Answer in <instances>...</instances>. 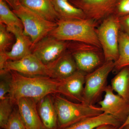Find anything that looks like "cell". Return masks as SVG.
<instances>
[{
    "label": "cell",
    "instance_id": "1",
    "mask_svg": "<svg viewBox=\"0 0 129 129\" xmlns=\"http://www.w3.org/2000/svg\"><path fill=\"white\" fill-rule=\"evenodd\" d=\"M10 72L11 81L8 96L13 104L23 98H31L38 103L46 96L58 94L61 80L49 76H25Z\"/></svg>",
    "mask_w": 129,
    "mask_h": 129
},
{
    "label": "cell",
    "instance_id": "2",
    "mask_svg": "<svg viewBox=\"0 0 129 129\" xmlns=\"http://www.w3.org/2000/svg\"><path fill=\"white\" fill-rule=\"evenodd\" d=\"M55 28L48 35L61 40L83 42L101 48L96 33L99 24L89 19L58 21Z\"/></svg>",
    "mask_w": 129,
    "mask_h": 129
},
{
    "label": "cell",
    "instance_id": "3",
    "mask_svg": "<svg viewBox=\"0 0 129 129\" xmlns=\"http://www.w3.org/2000/svg\"><path fill=\"white\" fill-rule=\"evenodd\" d=\"M57 113L58 129L64 128L86 118L103 112L99 107L84 103H75L59 95L53 99Z\"/></svg>",
    "mask_w": 129,
    "mask_h": 129
},
{
    "label": "cell",
    "instance_id": "4",
    "mask_svg": "<svg viewBox=\"0 0 129 129\" xmlns=\"http://www.w3.org/2000/svg\"><path fill=\"white\" fill-rule=\"evenodd\" d=\"M119 18L112 14L104 19L96 29L105 62H115L119 57Z\"/></svg>",
    "mask_w": 129,
    "mask_h": 129
},
{
    "label": "cell",
    "instance_id": "5",
    "mask_svg": "<svg viewBox=\"0 0 129 129\" xmlns=\"http://www.w3.org/2000/svg\"><path fill=\"white\" fill-rule=\"evenodd\" d=\"M12 11L21 19L23 33L30 37L34 45L48 35L57 25V23L47 21L20 4Z\"/></svg>",
    "mask_w": 129,
    "mask_h": 129
},
{
    "label": "cell",
    "instance_id": "6",
    "mask_svg": "<svg viewBox=\"0 0 129 129\" xmlns=\"http://www.w3.org/2000/svg\"><path fill=\"white\" fill-rule=\"evenodd\" d=\"M67 50L73 57L78 70L86 74L93 72L105 62L102 48L92 45L68 41Z\"/></svg>",
    "mask_w": 129,
    "mask_h": 129
},
{
    "label": "cell",
    "instance_id": "7",
    "mask_svg": "<svg viewBox=\"0 0 129 129\" xmlns=\"http://www.w3.org/2000/svg\"><path fill=\"white\" fill-rule=\"evenodd\" d=\"M114 62H105L96 69L86 75L84 91V103L94 105L101 101L107 86V79L114 69Z\"/></svg>",
    "mask_w": 129,
    "mask_h": 129
},
{
    "label": "cell",
    "instance_id": "8",
    "mask_svg": "<svg viewBox=\"0 0 129 129\" xmlns=\"http://www.w3.org/2000/svg\"><path fill=\"white\" fill-rule=\"evenodd\" d=\"M68 41L48 35L33 46L32 53L46 65L50 64L67 51Z\"/></svg>",
    "mask_w": 129,
    "mask_h": 129
},
{
    "label": "cell",
    "instance_id": "9",
    "mask_svg": "<svg viewBox=\"0 0 129 129\" xmlns=\"http://www.w3.org/2000/svg\"><path fill=\"white\" fill-rule=\"evenodd\" d=\"M117 0H69L76 7L82 10L86 18L99 24L113 14Z\"/></svg>",
    "mask_w": 129,
    "mask_h": 129
},
{
    "label": "cell",
    "instance_id": "10",
    "mask_svg": "<svg viewBox=\"0 0 129 129\" xmlns=\"http://www.w3.org/2000/svg\"><path fill=\"white\" fill-rule=\"evenodd\" d=\"M10 71L17 72L25 76L50 77L47 65L43 63L32 53L19 60H8L5 63L3 70L0 73Z\"/></svg>",
    "mask_w": 129,
    "mask_h": 129
},
{
    "label": "cell",
    "instance_id": "11",
    "mask_svg": "<svg viewBox=\"0 0 129 129\" xmlns=\"http://www.w3.org/2000/svg\"><path fill=\"white\" fill-rule=\"evenodd\" d=\"M111 85L105 90L104 99L98 102L99 108L103 113L112 115L122 123L127 119L129 114V102L119 95L115 94Z\"/></svg>",
    "mask_w": 129,
    "mask_h": 129
},
{
    "label": "cell",
    "instance_id": "12",
    "mask_svg": "<svg viewBox=\"0 0 129 129\" xmlns=\"http://www.w3.org/2000/svg\"><path fill=\"white\" fill-rule=\"evenodd\" d=\"M86 74L78 70L71 76L61 80L58 94L79 103H84V88Z\"/></svg>",
    "mask_w": 129,
    "mask_h": 129
},
{
    "label": "cell",
    "instance_id": "13",
    "mask_svg": "<svg viewBox=\"0 0 129 129\" xmlns=\"http://www.w3.org/2000/svg\"><path fill=\"white\" fill-rule=\"evenodd\" d=\"M37 103L31 98H23L16 103L26 129H45L39 115Z\"/></svg>",
    "mask_w": 129,
    "mask_h": 129
},
{
    "label": "cell",
    "instance_id": "14",
    "mask_svg": "<svg viewBox=\"0 0 129 129\" xmlns=\"http://www.w3.org/2000/svg\"><path fill=\"white\" fill-rule=\"evenodd\" d=\"M7 28L14 35L16 40L11 51L6 52L8 61L19 60L32 53L34 45L30 37L23 33V29L18 27Z\"/></svg>",
    "mask_w": 129,
    "mask_h": 129
},
{
    "label": "cell",
    "instance_id": "15",
    "mask_svg": "<svg viewBox=\"0 0 129 129\" xmlns=\"http://www.w3.org/2000/svg\"><path fill=\"white\" fill-rule=\"evenodd\" d=\"M47 66L51 78L58 80L67 78L78 70L73 57L67 50L54 62Z\"/></svg>",
    "mask_w": 129,
    "mask_h": 129
},
{
    "label": "cell",
    "instance_id": "16",
    "mask_svg": "<svg viewBox=\"0 0 129 129\" xmlns=\"http://www.w3.org/2000/svg\"><path fill=\"white\" fill-rule=\"evenodd\" d=\"M20 3L47 21L57 23L60 19L52 0H20Z\"/></svg>",
    "mask_w": 129,
    "mask_h": 129
},
{
    "label": "cell",
    "instance_id": "17",
    "mask_svg": "<svg viewBox=\"0 0 129 129\" xmlns=\"http://www.w3.org/2000/svg\"><path fill=\"white\" fill-rule=\"evenodd\" d=\"M38 111L45 129H58L57 113L53 99L50 95L40 101Z\"/></svg>",
    "mask_w": 129,
    "mask_h": 129
},
{
    "label": "cell",
    "instance_id": "18",
    "mask_svg": "<svg viewBox=\"0 0 129 129\" xmlns=\"http://www.w3.org/2000/svg\"><path fill=\"white\" fill-rule=\"evenodd\" d=\"M110 124L119 128L122 123L112 115L103 113L86 118L63 129H94L100 125Z\"/></svg>",
    "mask_w": 129,
    "mask_h": 129
},
{
    "label": "cell",
    "instance_id": "19",
    "mask_svg": "<svg viewBox=\"0 0 129 129\" xmlns=\"http://www.w3.org/2000/svg\"><path fill=\"white\" fill-rule=\"evenodd\" d=\"M52 1L60 19L72 20L87 18L82 10L74 6L69 1L52 0Z\"/></svg>",
    "mask_w": 129,
    "mask_h": 129
},
{
    "label": "cell",
    "instance_id": "20",
    "mask_svg": "<svg viewBox=\"0 0 129 129\" xmlns=\"http://www.w3.org/2000/svg\"><path fill=\"white\" fill-rule=\"evenodd\" d=\"M113 90L129 102V67L120 70L111 80Z\"/></svg>",
    "mask_w": 129,
    "mask_h": 129
},
{
    "label": "cell",
    "instance_id": "21",
    "mask_svg": "<svg viewBox=\"0 0 129 129\" xmlns=\"http://www.w3.org/2000/svg\"><path fill=\"white\" fill-rule=\"evenodd\" d=\"M114 63L115 71L129 67V35L122 30L119 37V57Z\"/></svg>",
    "mask_w": 129,
    "mask_h": 129
},
{
    "label": "cell",
    "instance_id": "22",
    "mask_svg": "<svg viewBox=\"0 0 129 129\" xmlns=\"http://www.w3.org/2000/svg\"><path fill=\"white\" fill-rule=\"evenodd\" d=\"M0 23L5 24L7 27H18L23 29L21 19L10 9L4 0H0Z\"/></svg>",
    "mask_w": 129,
    "mask_h": 129
},
{
    "label": "cell",
    "instance_id": "23",
    "mask_svg": "<svg viewBox=\"0 0 129 129\" xmlns=\"http://www.w3.org/2000/svg\"><path fill=\"white\" fill-rule=\"evenodd\" d=\"M14 104L9 96L0 101V126L6 129L8 122L13 112Z\"/></svg>",
    "mask_w": 129,
    "mask_h": 129
},
{
    "label": "cell",
    "instance_id": "24",
    "mask_svg": "<svg viewBox=\"0 0 129 129\" xmlns=\"http://www.w3.org/2000/svg\"><path fill=\"white\" fill-rule=\"evenodd\" d=\"M13 35L8 30L5 24L0 23V52H7V49L11 45Z\"/></svg>",
    "mask_w": 129,
    "mask_h": 129
},
{
    "label": "cell",
    "instance_id": "25",
    "mask_svg": "<svg viewBox=\"0 0 129 129\" xmlns=\"http://www.w3.org/2000/svg\"><path fill=\"white\" fill-rule=\"evenodd\" d=\"M0 74V100H1L6 98V95L10 91L11 75L10 72H3Z\"/></svg>",
    "mask_w": 129,
    "mask_h": 129
},
{
    "label": "cell",
    "instance_id": "26",
    "mask_svg": "<svg viewBox=\"0 0 129 129\" xmlns=\"http://www.w3.org/2000/svg\"><path fill=\"white\" fill-rule=\"evenodd\" d=\"M6 129H26L18 110L13 111L8 122Z\"/></svg>",
    "mask_w": 129,
    "mask_h": 129
},
{
    "label": "cell",
    "instance_id": "27",
    "mask_svg": "<svg viewBox=\"0 0 129 129\" xmlns=\"http://www.w3.org/2000/svg\"><path fill=\"white\" fill-rule=\"evenodd\" d=\"M120 18L129 14V0H117L113 14Z\"/></svg>",
    "mask_w": 129,
    "mask_h": 129
},
{
    "label": "cell",
    "instance_id": "28",
    "mask_svg": "<svg viewBox=\"0 0 129 129\" xmlns=\"http://www.w3.org/2000/svg\"><path fill=\"white\" fill-rule=\"evenodd\" d=\"M121 30L129 35V14L119 18Z\"/></svg>",
    "mask_w": 129,
    "mask_h": 129
},
{
    "label": "cell",
    "instance_id": "29",
    "mask_svg": "<svg viewBox=\"0 0 129 129\" xmlns=\"http://www.w3.org/2000/svg\"><path fill=\"white\" fill-rule=\"evenodd\" d=\"M13 9L20 4V0H4Z\"/></svg>",
    "mask_w": 129,
    "mask_h": 129
},
{
    "label": "cell",
    "instance_id": "30",
    "mask_svg": "<svg viewBox=\"0 0 129 129\" xmlns=\"http://www.w3.org/2000/svg\"><path fill=\"white\" fill-rule=\"evenodd\" d=\"M118 127L112 125L105 124L100 125L94 129H118Z\"/></svg>",
    "mask_w": 129,
    "mask_h": 129
},
{
    "label": "cell",
    "instance_id": "31",
    "mask_svg": "<svg viewBox=\"0 0 129 129\" xmlns=\"http://www.w3.org/2000/svg\"><path fill=\"white\" fill-rule=\"evenodd\" d=\"M129 124V114L128 116V118H127V119L125 120V122L123 124L121 125L120 127L118 128V129H122L123 127L125 126V125H127Z\"/></svg>",
    "mask_w": 129,
    "mask_h": 129
},
{
    "label": "cell",
    "instance_id": "32",
    "mask_svg": "<svg viewBox=\"0 0 129 129\" xmlns=\"http://www.w3.org/2000/svg\"><path fill=\"white\" fill-rule=\"evenodd\" d=\"M122 129H129V124L125 125L124 127H123Z\"/></svg>",
    "mask_w": 129,
    "mask_h": 129
},
{
    "label": "cell",
    "instance_id": "33",
    "mask_svg": "<svg viewBox=\"0 0 129 129\" xmlns=\"http://www.w3.org/2000/svg\"><path fill=\"white\" fill-rule=\"evenodd\" d=\"M66 1H69V0H66Z\"/></svg>",
    "mask_w": 129,
    "mask_h": 129
},
{
    "label": "cell",
    "instance_id": "34",
    "mask_svg": "<svg viewBox=\"0 0 129 129\" xmlns=\"http://www.w3.org/2000/svg\"><path fill=\"white\" fill-rule=\"evenodd\" d=\"M1 129H3L1 128Z\"/></svg>",
    "mask_w": 129,
    "mask_h": 129
}]
</instances>
